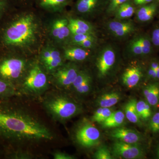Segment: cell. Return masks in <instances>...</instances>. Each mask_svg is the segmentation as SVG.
I'll return each instance as SVG.
<instances>
[{
  "instance_id": "obj_33",
  "label": "cell",
  "mask_w": 159,
  "mask_h": 159,
  "mask_svg": "<svg viewBox=\"0 0 159 159\" xmlns=\"http://www.w3.org/2000/svg\"><path fill=\"white\" fill-rule=\"evenodd\" d=\"M149 129L154 133L159 132V111L156 113L151 119L149 122Z\"/></svg>"
},
{
  "instance_id": "obj_37",
  "label": "cell",
  "mask_w": 159,
  "mask_h": 159,
  "mask_svg": "<svg viewBox=\"0 0 159 159\" xmlns=\"http://www.w3.org/2000/svg\"><path fill=\"white\" fill-rule=\"evenodd\" d=\"M54 158L55 159H73L74 157L68 154L61 152H56L53 155Z\"/></svg>"
},
{
  "instance_id": "obj_27",
  "label": "cell",
  "mask_w": 159,
  "mask_h": 159,
  "mask_svg": "<svg viewBox=\"0 0 159 159\" xmlns=\"http://www.w3.org/2000/svg\"><path fill=\"white\" fill-rule=\"evenodd\" d=\"M15 89L11 82L0 78V97H8L15 93Z\"/></svg>"
},
{
  "instance_id": "obj_41",
  "label": "cell",
  "mask_w": 159,
  "mask_h": 159,
  "mask_svg": "<svg viewBox=\"0 0 159 159\" xmlns=\"http://www.w3.org/2000/svg\"><path fill=\"white\" fill-rule=\"evenodd\" d=\"M158 157L159 158V148L158 149Z\"/></svg>"
},
{
  "instance_id": "obj_23",
  "label": "cell",
  "mask_w": 159,
  "mask_h": 159,
  "mask_svg": "<svg viewBox=\"0 0 159 159\" xmlns=\"http://www.w3.org/2000/svg\"><path fill=\"white\" fill-rule=\"evenodd\" d=\"M125 116L122 111L113 112L105 121L102 122V126L106 128L118 127L123 123Z\"/></svg>"
},
{
  "instance_id": "obj_11",
  "label": "cell",
  "mask_w": 159,
  "mask_h": 159,
  "mask_svg": "<svg viewBox=\"0 0 159 159\" xmlns=\"http://www.w3.org/2000/svg\"><path fill=\"white\" fill-rule=\"evenodd\" d=\"M100 137V132L98 129L88 123L80 127L76 134L77 142L86 148H90L97 145Z\"/></svg>"
},
{
  "instance_id": "obj_42",
  "label": "cell",
  "mask_w": 159,
  "mask_h": 159,
  "mask_svg": "<svg viewBox=\"0 0 159 159\" xmlns=\"http://www.w3.org/2000/svg\"></svg>"
},
{
  "instance_id": "obj_29",
  "label": "cell",
  "mask_w": 159,
  "mask_h": 159,
  "mask_svg": "<svg viewBox=\"0 0 159 159\" xmlns=\"http://www.w3.org/2000/svg\"><path fill=\"white\" fill-rule=\"evenodd\" d=\"M96 37H97V34H71L70 43V45H77L79 43L82 42L85 40L90 39Z\"/></svg>"
},
{
  "instance_id": "obj_35",
  "label": "cell",
  "mask_w": 159,
  "mask_h": 159,
  "mask_svg": "<svg viewBox=\"0 0 159 159\" xmlns=\"http://www.w3.org/2000/svg\"><path fill=\"white\" fill-rule=\"evenodd\" d=\"M148 66L156 71L157 75V79L159 80V60L154 58L151 60Z\"/></svg>"
},
{
  "instance_id": "obj_7",
  "label": "cell",
  "mask_w": 159,
  "mask_h": 159,
  "mask_svg": "<svg viewBox=\"0 0 159 159\" xmlns=\"http://www.w3.org/2000/svg\"><path fill=\"white\" fill-rule=\"evenodd\" d=\"M48 78L38 64H34L29 70L23 83V89L31 94H38L45 90Z\"/></svg>"
},
{
  "instance_id": "obj_32",
  "label": "cell",
  "mask_w": 159,
  "mask_h": 159,
  "mask_svg": "<svg viewBox=\"0 0 159 159\" xmlns=\"http://www.w3.org/2000/svg\"><path fill=\"white\" fill-rule=\"evenodd\" d=\"M95 158L97 159H111V155L108 148L105 146L99 148L95 153Z\"/></svg>"
},
{
  "instance_id": "obj_26",
  "label": "cell",
  "mask_w": 159,
  "mask_h": 159,
  "mask_svg": "<svg viewBox=\"0 0 159 159\" xmlns=\"http://www.w3.org/2000/svg\"><path fill=\"white\" fill-rule=\"evenodd\" d=\"M128 1L129 0H108L103 15L107 19L112 18L117 9Z\"/></svg>"
},
{
  "instance_id": "obj_1",
  "label": "cell",
  "mask_w": 159,
  "mask_h": 159,
  "mask_svg": "<svg viewBox=\"0 0 159 159\" xmlns=\"http://www.w3.org/2000/svg\"><path fill=\"white\" fill-rule=\"evenodd\" d=\"M0 137L20 142L50 141V129L35 116L20 109L0 106Z\"/></svg>"
},
{
  "instance_id": "obj_8",
  "label": "cell",
  "mask_w": 159,
  "mask_h": 159,
  "mask_svg": "<svg viewBox=\"0 0 159 159\" xmlns=\"http://www.w3.org/2000/svg\"><path fill=\"white\" fill-rule=\"evenodd\" d=\"M25 60L17 57H8L0 61V77L11 82L18 79L26 68Z\"/></svg>"
},
{
  "instance_id": "obj_31",
  "label": "cell",
  "mask_w": 159,
  "mask_h": 159,
  "mask_svg": "<svg viewBox=\"0 0 159 159\" xmlns=\"http://www.w3.org/2000/svg\"><path fill=\"white\" fill-rule=\"evenodd\" d=\"M149 35L154 48L159 50V22L154 26Z\"/></svg>"
},
{
  "instance_id": "obj_14",
  "label": "cell",
  "mask_w": 159,
  "mask_h": 159,
  "mask_svg": "<svg viewBox=\"0 0 159 159\" xmlns=\"http://www.w3.org/2000/svg\"><path fill=\"white\" fill-rule=\"evenodd\" d=\"M159 0L137 7L135 20L137 23L145 24L150 22L159 14Z\"/></svg>"
},
{
  "instance_id": "obj_34",
  "label": "cell",
  "mask_w": 159,
  "mask_h": 159,
  "mask_svg": "<svg viewBox=\"0 0 159 159\" xmlns=\"http://www.w3.org/2000/svg\"><path fill=\"white\" fill-rule=\"evenodd\" d=\"M113 112L109 108L106 107H102V111L100 113V115L98 119H97L96 122L98 123H101L105 121L112 114Z\"/></svg>"
},
{
  "instance_id": "obj_25",
  "label": "cell",
  "mask_w": 159,
  "mask_h": 159,
  "mask_svg": "<svg viewBox=\"0 0 159 159\" xmlns=\"http://www.w3.org/2000/svg\"><path fill=\"white\" fill-rule=\"evenodd\" d=\"M120 99V96L116 93H111L102 95L99 98V104L101 107L110 108L116 105Z\"/></svg>"
},
{
  "instance_id": "obj_2",
  "label": "cell",
  "mask_w": 159,
  "mask_h": 159,
  "mask_svg": "<svg viewBox=\"0 0 159 159\" xmlns=\"http://www.w3.org/2000/svg\"><path fill=\"white\" fill-rule=\"evenodd\" d=\"M22 14L11 21L3 31L2 42L6 47L29 49L38 41L39 25L37 18L31 12Z\"/></svg>"
},
{
  "instance_id": "obj_18",
  "label": "cell",
  "mask_w": 159,
  "mask_h": 159,
  "mask_svg": "<svg viewBox=\"0 0 159 159\" xmlns=\"http://www.w3.org/2000/svg\"><path fill=\"white\" fill-rule=\"evenodd\" d=\"M111 136L118 141L130 144H137L142 139L141 136L137 132L124 127L114 129Z\"/></svg>"
},
{
  "instance_id": "obj_5",
  "label": "cell",
  "mask_w": 159,
  "mask_h": 159,
  "mask_svg": "<svg viewBox=\"0 0 159 159\" xmlns=\"http://www.w3.org/2000/svg\"><path fill=\"white\" fill-rule=\"evenodd\" d=\"M149 34L138 32L127 40L123 52L129 58H145L151 55L154 50Z\"/></svg>"
},
{
  "instance_id": "obj_40",
  "label": "cell",
  "mask_w": 159,
  "mask_h": 159,
  "mask_svg": "<svg viewBox=\"0 0 159 159\" xmlns=\"http://www.w3.org/2000/svg\"><path fill=\"white\" fill-rule=\"evenodd\" d=\"M20 3L23 4H28V3H31V2L34 1V0H17Z\"/></svg>"
},
{
  "instance_id": "obj_28",
  "label": "cell",
  "mask_w": 159,
  "mask_h": 159,
  "mask_svg": "<svg viewBox=\"0 0 159 159\" xmlns=\"http://www.w3.org/2000/svg\"><path fill=\"white\" fill-rule=\"evenodd\" d=\"M136 109L140 119L146 120L150 118L151 116L150 105L147 102L143 100L137 102Z\"/></svg>"
},
{
  "instance_id": "obj_9",
  "label": "cell",
  "mask_w": 159,
  "mask_h": 159,
  "mask_svg": "<svg viewBox=\"0 0 159 159\" xmlns=\"http://www.w3.org/2000/svg\"><path fill=\"white\" fill-rule=\"evenodd\" d=\"M108 0H77L74 5V11L83 17L96 18L103 15Z\"/></svg>"
},
{
  "instance_id": "obj_13",
  "label": "cell",
  "mask_w": 159,
  "mask_h": 159,
  "mask_svg": "<svg viewBox=\"0 0 159 159\" xmlns=\"http://www.w3.org/2000/svg\"><path fill=\"white\" fill-rule=\"evenodd\" d=\"M50 31L52 37L57 42L70 41L71 33L68 18H60L54 20L51 24Z\"/></svg>"
},
{
  "instance_id": "obj_3",
  "label": "cell",
  "mask_w": 159,
  "mask_h": 159,
  "mask_svg": "<svg viewBox=\"0 0 159 159\" xmlns=\"http://www.w3.org/2000/svg\"><path fill=\"white\" fill-rule=\"evenodd\" d=\"M121 51L119 46L113 43H103L98 46L95 51V65L98 78L105 79L111 74Z\"/></svg>"
},
{
  "instance_id": "obj_15",
  "label": "cell",
  "mask_w": 159,
  "mask_h": 159,
  "mask_svg": "<svg viewBox=\"0 0 159 159\" xmlns=\"http://www.w3.org/2000/svg\"><path fill=\"white\" fill-rule=\"evenodd\" d=\"M144 75L143 68L139 64H134L126 68L122 74L124 85L129 88L134 87L141 81Z\"/></svg>"
},
{
  "instance_id": "obj_10",
  "label": "cell",
  "mask_w": 159,
  "mask_h": 159,
  "mask_svg": "<svg viewBox=\"0 0 159 159\" xmlns=\"http://www.w3.org/2000/svg\"><path fill=\"white\" fill-rule=\"evenodd\" d=\"M80 70L74 63L61 66L54 72L55 82L59 87L67 88L74 83Z\"/></svg>"
},
{
  "instance_id": "obj_16",
  "label": "cell",
  "mask_w": 159,
  "mask_h": 159,
  "mask_svg": "<svg viewBox=\"0 0 159 159\" xmlns=\"http://www.w3.org/2000/svg\"><path fill=\"white\" fill-rule=\"evenodd\" d=\"M95 50H89L79 46L70 45L65 49L64 56L66 59L72 62H81L93 54Z\"/></svg>"
},
{
  "instance_id": "obj_21",
  "label": "cell",
  "mask_w": 159,
  "mask_h": 159,
  "mask_svg": "<svg viewBox=\"0 0 159 159\" xmlns=\"http://www.w3.org/2000/svg\"><path fill=\"white\" fill-rule=\"evenodd\" d=\"M143 94L149 105L156 106L159 103V84L153 83L148 84L143 90Z\"/></svg>"
},
{
  "instance_id": "obj_39",
  "label": "cell",
  "mask_w": 159,
  "mask_h": 159,
  "mask_svg": "<svg viewBox=\"0 0 159 159\" xmlns=\"http://www.w3.org/2000/svg\"><path fill=\"white\" fill-rule=\"evenodd\" d=\"M134 4L137 7L153 2L158 0H132Z\"/></svg>"
},
{
  "instance_id": "obj_12",
  "label": "cell",
  "mask_w": 159,
  "mask_h": 159,
  "mask_svg": "<svg viewBox=\"0 0 159 159\" xmlns=\"http://www.w3.org/2000/svg\"><path fill=\"white\" fill-rule=\"evenodd\" d=\"M112 148L114 154L122 158L139 159L144 156V151L137 144L125 143L117 140Z\"/></svg>"
},
{
  "instance_id": "obj_6",
  "label": "cell",
  "mask_w": 159,
  "mask_h": 159,
  "mask_svg": "<svg viewBox=\"0 0 159 159\" xmlns=\"http://www.w3.org/2000/svg\"><path fill=\"white\" fill-rule=\"evenodd\" d=\"M104 29L113 39L120 41L129 39L139 31L135 22L131 19L119 20L108 18L104 24Z\"/></svg>"
},
{
  "instance_id": "obj_24",
  "label": "cell",
  "mask_w": 159,
  "mask_h": 159,
  "mask_svg": "<svg viewBox=\"0 0 159 159\" xmlns=\"http://www.w3.org/2000/svg\"><path fill=\"white\" fill-rule=\"evenodd\" d=\"M137 101L135 99L129 100L125 107V116L127 119L134 123H139L140 118L137 112L136 103Z\"/></svg>"
},
{
  "instance_id": "obj_17",
  "label": "cell",
  "mask_w": 159,
  "mask_h": 159,
  "mask_svg": "<svg viewBox=\"0 0 159 159\" xmlns=\"http://www.w3.org/2000/svg\"><path fill=\"white\" fill-rule=\"evenodd\" d=\"M68 19L71 34H97V30L95 26L88 21L74 17L68 18Z\"/></svg>"
},
{
  "instance_id": "obj_19",
  "label": "cell",
  "mask_w": 159,
  "mask_h": 159,
  "mask_svg": "<svg viewBox=\"0 0 159 159\" xmlns=\"http://www.w3.org/2000/svg\"><path fill=\"white\" fill-rule=\"evenodd\" d=\"M73 0H34L42 9L52 12H61L70 5Z\"/></svg>"
},
{
  "instance_id": "obj_36",
  "label": "cell",
  "mask_w": 159,
  "mask_h": 159,
  "mask_svg": "<svg viewBox=\"0 0 159 159\" xmlns=\"http://www.w3.org/2000/svg\"><path fill=\"white\" fill-rule=\"evenodd\" d=\"M11 0H0V16L9 8Z\"/></svg>"
},
{
  "instance_id": "obj_22",
  "label": "cell",
  "mask_w": 159,
  "mask_h": 159,
  "mask_svg": "<svg viewBox=\"0 0 159 159\" xmlns=\"http://www.w3.org/2000/svg\"><path fill=\"white\" fill-rule=\"evenodd\" d=\"M43 65L47 71L53 73L62 66V57L59 51L51 47V56L50 58Z\"/></svg>"
},
{
  "instance_id": "obj_38",
  "label": "cell",
  "mask_w": 159,
  "mask_h": 159,
  "mask_svg": "<svg viewBox=\"0 0 159 159\" xmlns=\"http://www.w3.org/2000/svg\"><path fill=\"white\" fill-rule=\"evenodd\" d=\"M146 76L148 79L157 80L156 72L149 66H148L146 70Z\"/></svg>"
},
{
  "instance_id": "obj_30",
  "label": "cell",
  "mask_w": 159,
  "mask_h": 159,
  "mask_svg": "<svg viewBox=\"0 0 159 159\" xmlns=\"http://www.w3.org/2000/svg\"><path fill=\"white\" fill-rule=\"evenodd\" d=\"M92 83V77L90 74H89L81 85L75 91L80 94H85L89 92Z\"/></svg>"
},
{
  "instance_id": "obj_4",
  "label": "cell",
  "mask_w": 159,
  "mask_h": 159,
  "mask_svg": "<svg viewBox=\"0 0 159 159\" xmlns=\"http://www.w3.org/2000/svg\"><path fill=\"white\" fill-rule=\"evenodd\" d=\"M44 106L51 117L59 121L70 119L79 112L80 109L77 103L60 94L47 98Z\"/></svg>"
},
{
  "instance_id": "obj_20",
  "label": "cell",
  "mask_w": 159,
  "mask_h": 159,
  "mask_svg": "<svg viewBox=\"0 0 159 159\" xmlns=\"http://www.w3.org/2000/svg\"><path fill=\"white\" fill-rule=\"evenodd\" d=\"M137 7L132 0L123 3L117 9L112 18L119 20H128L134 16Z\"/></svg>"
}]
</instances>
